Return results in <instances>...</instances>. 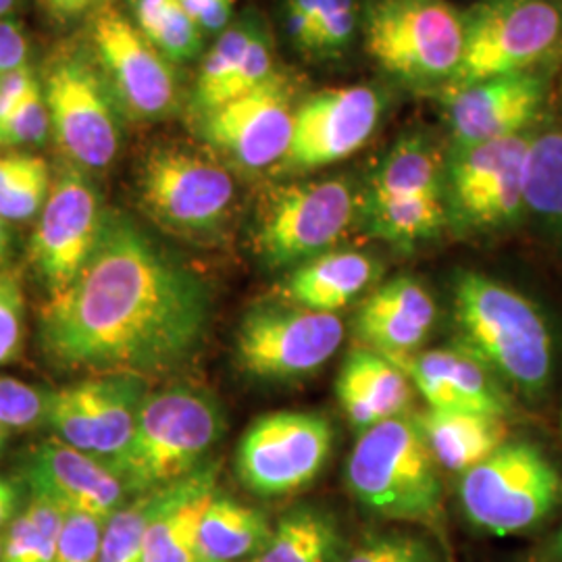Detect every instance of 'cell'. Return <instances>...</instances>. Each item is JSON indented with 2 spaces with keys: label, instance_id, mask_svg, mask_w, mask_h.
I'll return each instance as SVG.
<instances>
[{
  "label": "cell",
  "instance_id": "cell-31",
  "mask_svg": "<svg viewBox=\"0 0 562 562\" xmlns=\"http://www.w3.org/2000/svg\"><path fill=\"white\" fill-rule=\"evenodd\" d=\"M364 215L373 236L394 246L408 248L442 232L448 222V206L446 194L404 201L367 199Z\"/></svg>",
  "mask_w": 562,
  "mask_h": 562
},
{
  "label": "cell",
  "instance_id": "cell-33",
  "mask_svg": "<svg viewBox=\"0 0 562 562\" xmlns=\"http://www.w3.org/2000/svg\"><path fill=\"white\" fill-rule=\"evenodd\" d=\"M134 18L138 30L165 59L183 63L201 53V25L180 0H134Z\"/></svg>",
  "mask_w": 562,
  "mask_h": 562
},
{
  "label": "cell",
  "instance_id": "cell-19",
  "mask_svg": "<svg viewBox=\"0 0 562 562\" xmlns=\"http://www.w3.org/2000/svg\"><path fill=\"white\" fill-rule=\"evenodd\" d=\"M546 94V78L536 71L508 74L448 90L446 121L452 146L469 148L483 142L525 134L527 127L538 120Z\"/></svg>",
  "mask_w": 562,
  "mask_h": 562
},
{
  "label": "cell",
  "instance_id": "cell-16",
  "mask_svg": "<svg viewBox=\"0 0 562 562\" xmlns=\"http://www.w3.org/2000/svg\"><path fill=\"white\" fill-rule=\"evenodd\" d=\"M92 44L121 111L138 121L167 117L178 104L171 60L117 9H102L92 23Z\"/></svg>",
  "mask_w": 562,
  "mask_h": 562
},
{
  "label": "cell",
  "instance_id": "cell-37",
  "mask_svg": "<svg viewBox=\"0 0 562 562\" xmlns=\"http://www.w3.org/2000/svg\"><path fill=\"white\" fill-rule=\"evenodd\" d=\"M157 501L159 490L142 494L104 521L99 562H144V533Z\"/></svg>",
  "mask_w": 562,
  "mask_h": 562
},
{
  "label": "cell",
  "instance_id": "cell-38",
  "mask_svg": "<svg viewBox=\"0 0 562 562\" xmlns=\"http://www.w3.org/2000/svg\"><path fill=\"white\" fill-rule=\"evenodd\" d=\"M53 132L50 113L41 83L32 88L27 99L0 121V146H34L46 140Z\"/></svg>",
  "mask_w": 562,
  "mask_h": 562
},
{
  "label": "cell",
  "instance_id": "cell-11",
  "mask_svg": "<svg viewBox=\"0 0 562 562\" xmlns=\"http://www.w3.org/2000/svg\"><path fill=\"white\" fill-rule=\"evenodd\" d=\"M334 427L319 413L278 411L244 431L236 469L259 496H288L315 482L329 461Z\"/></svg>",
  "mask_w": 562,
  "mask_h": 562
},
{
  "label": "cell",
  "instance_id": "cell-2",
  "mask_svg": "<svg viewBox=\"0 0 562 562\" xmlns=\"http://www.w3.org/2000/svg\"><path fill=\"white\" fill-rule=\"evenodd\" d=\"M461 346L527 398H542L554 346L540 308L503 281L462 271L452 294Z\"/></svg>",
  "mask_w": 562,
  "mask_h": 562
},
{
  "label": "cell",
  "instance_id": "cell-44",
  "mask_svg": "<svg viewBox=\"0 0 562 562\" xmlns=\"http://www.w3.org/2000/svg\"><path fill=\"white\" fill-rule=\"evenodd\" d=\"M30 44L18 21L0 20V76L27 65Z\"/></svg>",
  "mask_w": 562,
  "mask_h": 562
},
{
  "label": "cell",
  "instance_id": "cell-36",
  "mask_svg": "<svg viewBox=\"0 0 562 562\" xmlns=\"http://www.w3.org/2000/svg\"><path fill=\"white\" fill-rule=\"evenodd\" d=\"M65 510L36 498L9 525L0 562H55Z\"/></svg>",
  "mask_w": 562,
  "mask_h": 562
},
{
  "label": "cell",
  "instance_id": "cell-6",
  "mask_svg": "<svg viewBox=\"0 0 562 562\" xmlns=\"http://www.w3.org/2000/svg\"><path fill=\"white\" fill-rule=\"evenodd\" d=\"M459 501L469 521L506 538L533 529L562 503L557 464L531 442H506L462 473Z\"/></svg>",
  "mask_w": 562,
  "mask_h": 562
},
{
  "label": "cell",
  "instance_id": "cell-7",
  "mask_svg": "<svg viewBox=\"0 0 562 562\" xmlns=\"http://www.w3.org/2000/svg\"><path fill=\"white\" fill-rule=\"evenodd\" d=\"M136 190L153 222L186 238L217 236L236 202L227 167L188 146L153 148L140 162Z\"/></svg>",
  "mask_w": 562,
  "mask_h": 562
},
{
  "label": "cell",
  "instance_id": "cell-18",
  "mask_svg": "<svg viewBox=\"0 0 562 562\" xmlns=\"http://www.w3.org/2000/svg\"><path fill=\"white\" fill-rule=\"evenodd\" d=\"M382 94L369 86L327 88L299 102L290 150L280 165L306 173L359 153L382 120Z\"/></svg>",
  "mask_w": 562,
  "mask_h": 562
},
{
  "label": "cell",
  "instance_id": "cell-1",
  "mask_svg": "<svg viewBox=\"0 0 562 562\" xmlns=\"http://www.w3.org/2000/svg\"><path fill=\"white\" fill-rule=\"evenodd\" d=\"M209 323L204 281L140 223L104 211L78 278L42 306L38 338L60 371L148 380L190 361Z\"/></svg>",
  "mask_w": 562,
  "mask_h": 562
},
{
  "label": "cell",
  "instance_id": "cell-24",
  "mask_svg": "<svg viewBox=\"0 0 562 562\" xmlns=\"http://www.w3.org/2000/svg\"><path fill=\"white\" fill-rule=\"evenodd\" d=\"M380 265L359 250H329L299 265L281 283L280 301L317 311L336 313L348 306L375 281Z\"/></svg>",
  "mask_w": 562,
  "mask_h": 562
},
{
  "label": "cell",
  "instance_id": "cell-49",
  "mask_svg": "<svg viewBox=\"0 0 562 562\" xmlns=\"http://www.w3.org/2000/svg\"><path fill=\"white\" fill-rule=\"evenodd\" d=\"M540 561L562 562V527L540 550Z\"/></svg>",
  "mask_w": 562,
  "mask_h": 562
},
{
  "label": "cell",
  "instance_id": "cell-32",
  "mask_svg": "<svg viewBox=\"0 0 562 562\" xmlns=\"http://www.w3.org/2000/svg\"><path fill=\"white\" fill-rule=\"evenodd\" d=\"M340 378L361 390L383 422L404 415L413 401V383L401 367L367 346L348 352Z\"/></svg>",
  "mask_w": 562,
  "mask_h": 562
},
{
  "label": "cell",
  "instance_id": "cell-41",
  "mask_svg": "<svg viewBox=\"0 0 562 562\" xmlns=\"http://www.w3.org/2000/svg\"><path fill=\"white\" fill-rule=\"evenodd\" d=\"M23 292L13 273H0V364L15 361L23 346Z\"/></svg>",
  "mask_w": 562,
  "mask_h": 562
},
{
  "label": "cell",
  "instance_id": "cell-35",
  "mask_svg": "<svg viewBox=\"0 0 562 562\" xmlns=\"http://www.w3.org/2000/svg\"><path fill=\"white\" fill-rule=\"evenodd\" d=\"M48 165L36 155L0 157V220L27 222L44 209L50 192Z\"/></svg>",
  "mask_w": 562,
  "mask_h": 562
},
{
  "label": "cell",
  "instance_id": "cell-26",
  "mask_svg": "<svg viewBox=\"0 0 562 562\" xmlns=\"http://www.w3.org/2000/svg\"><path fill=\"white\" fill-rule=\"evenodd\" d=\"M273 536L269 517L229 496L213 494L199 522L201 562H252Z\"/></svg>",
  "mask_w": 562,
  "mask_h": 562
},
{
  "label": "cell",
  "instance_id": "cell-14",
  "mask_svg": "<svg viewBox=\"0 0 562 562\" xmlns=\"http://www.w3.org/2000/svg\"><path fill=\"white\" fill-rule=\"evenodd\" d=\"M146 394L138 375H90L48 394L46 422L59 440L113 471L134 438Z\"/></svg>",
  "mask_w": 562,
  "mask_h": 562
},
{
  "label": "cell",
  "instance_id": "cell-51",
  "mask_svg": "<svg viewBox=\"0 0 562 562\" xmlns=\"http://www.w3.org/2000/svg\"><path fill=\"white\" fill-rule=\"evenodd\" d=\"M4 440H7V427H2V425H0V446L4 443Z\"/></svg>",
  "mask_w": 562,
  "mask_h": 562
},
{
  "label": "cell",
  "instance_id": "cell-52",
  "mask_svg": "<svg viewBox=\"0 0 562 562\" xmlns=\"http://www.w3.org/2000/svg\"><path fill=\"white\" fill-rule=\"evenodd\" d=\"M2 250H4V229L0 225V255H2Z\"/></svg>",
  "mask_w": 562,
  "mask_h": 562
},
{
  "label": "cell",
  "instance_id": "cell-42",
  "mask_svg": "<svg viewBox=\"0 0 562 562\" xmlns=\"http://www.w3.org/2000/svg\"><path fill=\"white\" fill-rule=\"evenodd\" d=\"M344 562H436V559L431 548L419 538L387 533L369 538Z\"/></svg>",
  "mask_w": 562,
  "mask_h": 562
},
{
  "label": "cell",
  "instance_id": "cell-8",
  "mask_svg": "<svg viewBox=\"0 0 562 562\" xmlns=\"http://www.w3.org/2000/svg\"><path fill=\"white\" fill-rule=\"evenodd\" d=\"M462 18L461 67L446 92L531 71L561 46V0H483Z\"/></svg>",
  "mask_w": 562,
  "mask_h": 562
},
{
  "label": "cell",
  "instance_id": "cell-23",
  "mask_svg": "<svg viewBox=\"0 0 562 562\" xmlns=\"http://www.w3.org/2000/svg\"><path fill=\"white\" fill-rule=\"evenodd\" d=\"M217 467L202 464L180 482L159 490L144 533V562H201L199 522L217 492Z\"/></svg>",
  "mask_w": 562,
  "mask_h": 562
},
{
  "label": "cell",
  "instance_id": "cell-30",
  "mask_svg": "<svg viewBox=\"0 0 562 562\" xmlns=\"http://www.w3.org/2000/svg\"><path fill=\"white\" fill-rule=\"evenodd\" d=\"M338 522L317 508L302 506L273 525L267 548L252 562H344Z\"/></svg>",
  "mask_w": 562,
  "mask_h": 562
},
{
  "label": "cell",
  "instance_id": "cell-22",
  "mask_svg": "<svg viewBox=\"0 0 562 562\" xmlns=\"http://www.w3.org/2000/svg\"><path fill=\"white\" fill-rule=\"evenodd\" d=\"M436 315V302L422 283L398 276L364 299L355 327L367 348L385 357H398L419 350Z\"/></svg>",
  "mask_w": 562,
  "mask_h": 562
},
{
  "label": "cell",
  "instance_id": "cell-12",
  "mask_svg": "<svg viewBox=\"0 0 562 562\" xmlns=\"http://www.w3.org/2000/svg\"><path fill=\"white\" fill-rule=\"evenodd\" d=\"M533 134L454 148L448 162V215L464 229H503L527 215L525 169Z\"/></svg>",
  "mask_w": 562,
  "mask_h": 562
},
{
  "label": "cell",
  "instance_id": "cell-54",
  "mask_svg": "<svg viewBox=\"0 0 562 562\" xmlns=\"http://www.w3.org/2000/svg\"><path fill=\"white\" fill-rule=\"evenodd\" d=\"M4 482V480H2V477H0V483Z\"/></svg>",
  "mask_w": 562,
  "mask_h": 562
},
{
  "label": "cell",
  "instance_id": "cell-10",
  "mask_svg": "<svg viewBox=\"0 0 562 562\" xmlns=\"http://www.w3.org/2000/svg\"><path fill=\"white\" fill-rule=\"evenodd\" d=\"M341 341L340 315L267 302L244 315L236 331V359L252 378L299 380L319 371Z\"/></svg>",
  "mask_w": 562,
  "mask_h": 562
},
{
  "label": "cell",
  "instance_id": "cell-25",
  "mask_svg": "<svg viewBox=\"0 0 562 562\" xmlns=\"http://www.w3.org/2000/svg\"><path fill=\"white\" fill-rule=\"evenodd\" d=\"M415 419L440 469L459 475L492 457L510 436L506 417L473 411L427 408Z\"/></svg>",
  "mask_w": 562,
  "mask_h": 562
},
{
  "label": "cell",
  "instance_id": "cell-50",
  "mask_svg": "<svg viewBox=\"0 0 562 562\" xmlns=\"http://www.w3.org/2000/svg\"><path fill=\"white\" fill-rule=\"evenodd\" d=\"M18 0H0V20H4L13 9H15Z\"/></svg>",
  "mask_w": 562,
  "mask_h": 562
},
{
  "label": "cell",
  "instance_id": "cell-13",
  "mask_svg": "<svg viewBox=\"0 0 562 562\" xmlns=\"http://www.w3.org/2000/svg\"><path fill=\"white\" fill-rule=\"evenodd\" d=\"M111 94L104 76L81 55H65L50 67L44 90L50 127L80 169H106L120 153V115Z\"/></svg>",
  "mask_w": 562,
  "mask_h": 562
},
{
  "label": "cell",
  "instance_id": "cell-4",
  "mask_svg": "<svg viewBox=\"0 0 562 562\" xmlns=\"http://www.w3.org/2000/svg\"><path fill=\"white\" fill-rule=\"evenodd\" d=\"M223 429L222 404L209 392L190 385L148 392L113 473L134 496L161 490L201 469Z\"/></svg>",
  "mask_w": 562,
  "mask_h": 562
},
{
  "label": "cell",
  "instance_id": "cell-48",
  "mask_svg": "<svg viewBox=\"0 0 562 562\" xmlns=\"http://www.w3.org/2000/svg\"><path fill=\"white\" fill-rule=\"evenodd\" d=\"M18 503H20V494L18 487L13 483H0V529L9 522L15 521V510H18Z\"/></svg>",
  "mask_w": 562,
  "mask_h": 562
},
{
  "label": "cell",
  "instance_id": "cell-45",
  "mask_svg": "<svg viewBox=\"0 0 562 562\" xmlns=\"http://www.w3.org/2000/svg\"><path fill=\"white\" fill-rule=\"evenodd\" d=\"M36 83L38 80L27 65L0 76V121L7 120L27 99Z\"/></svg>",
  "mask_w": 562,
  "mask_h": 562
},
{
  "label": "cell",
  "instance_id": "cell-43",
  "mask_svg": "<svg viewBox=\"0 0 562 562\" xmlns=\"http://www.w3.org/2000/svg\"><path fill=\"white\" fill-rule=\"evenodd\" d=\"M336 392H338V401H340L344 415L361 434L383 422L380 413L373 408L371 402L367 401V396L362 394L361 390L340 375L336 382Z\"/></svg>",
  "mask_w": 562,
  "mask_h": 562
},
{
  "label": "cell",
  "instance_id": "cell-53",
  "mask_svg": "<svg viewBox=\"0 0 562 562\" xmlns=\"http://www.w3.org/2000/svg\"><path fill=\"white\" fill-rule=\"evenodd\" d=\"M2 548H4V538H0V559H2Z\"/></svg>",
  "mask_w": 562,
  "mask_h": 562
},
{
  "label": "cell",
  "instance_id": "cell-9",
  "mask_svg": "<svg viewBox=\"0 0 562 562\" xmlns=\"http://www.w3.org/2000/svg\"><path fill=\"white\" fill-rule=\"evenodd\" d=\"M357 213V196L341 178L299 181L271 190L257 220V252L271 269L299 267L329 252Z\"/></svg>",
  "mask_w": 562,
  "mask_h": 562
},
{
  "label": "cell",
  "instance_id": "cell-20",
  "mask_svg": "<svg viewBox=\"0 0 562 562\" xmlns=\"http://www.w3.org/2000/svg\"><path fill=\"white\" fill-rule=\"evenodd\" d=\"M27 483L36 498L60 508L109 519L127 498V487L104 462L78 448L48 438L38 443L25 467Z\"/></svg>",
  "mask_w": 562,
  "mask_h": 562
},
{
  "label": "cell",
  "instance_id": "cell-40",
  "mask_svg": "<svg viewBox=\"0 0 562 562\" xmlns=\"http://www.w3.org/2000/svg\"><path fill=\"white\" fill-rule=\"evenodd\" d=\"M48 396L30 383L0 375V425L32 427L46 419Z\"/></svg>",
  "mask_w": 562,
  "mask_h": 562
},
{
  "label": "cell",
  "instance_id": "cell-34",
  "mask_svg": "<svg viewBox=\"0 0 562 562\" xmlns=\"http://www.w3.org/2000/svg\"><path fill=\"white\" fill-rule=\"evenodd\" d=\"M259 27L261 23L252 18L238 21L222 32L213 48L204 55L192 92V106L199 113V117L222 104L223 90L240 67L246 48Z\"/></svg>",
  "mask_w": 562,
  "mask_h": 562
},
{
  "label": "cell",
  "instance_id": "cell-29",
  "mask_svg": "<svg viewBox=\"0 0 562 562\" xmlns=\"http://www.w3.org/2000/svg\"><path fill=\"white\" fill-rule=\"evenodd\" d=\"M527 215L562 248V125L533 134L525 169Z\"/></svg>",
  "mask_w": 562,
  "mask_h": 562
},
{
  "label": "cell",
  "instance_id": "cell-21",
  "mask_svg": "<svg viewBox=\"0 0 562 562\" xmlns=\"http://www.w3.org/2000/svg\"><path fill=\"white\" fill-rule=\"evenodd\" d=\"M387 359L401 367L429 408L473 411L496 417H508L510 413L501 380L462 346Z\"/></svg>",
  "mask_w": 562,
  "mask_h": 562
},
{
  "label": "cell",
  "instance_id": "cell-28",
  "mask_svg": "<svg viewBox=\"0 0 562 562\" xmlns=\"http://www.w3.org/2000/svg\"><path fill=\"white\" fill-rule=\"evenodd\" d=\"M443 194L442 165L436 148L419 134L401 138L371 180L369 199L404 201Z\"/></svg>",
  "mask_w": 562,
  "mask_h": 562
},
{
  "label": "cell",
  "instance_id": "cell-17",
  "mask_svg": "<svg viewBox=\"0 0 562 562\" xmlns=\"http://www.w3.org/2000/svg\"><path fill=\"white\" fill-rule=\"evenodd\" d=\"M104 211L80 167L60 169L32 240V261L48 292L59 296L78 278L101 234Z\"/></svg>",
  "mask_w": 562,
  "mask_h": 562
},
{
  "label": "cell",
  "instance_id": "cell-15",
  "mask_svg": "<svg viewBox=\"0 0 562 562\" xmlns=\"http://www.w3.org/2000/svg\"><path fill=\"white\" fill-rule=\"evenodd\" d=\"M296 88L276 71L259 88L201 117V136L227 161L246 171L280 167L294 134Z\"/></svg>",
  "mask_w": 562,
  "mask_h": 562
},
{
  "label": "cell",
  "instance_id": "cell-47",
  "mask_svg": "<svg viewBox=\"0 0 562 562\" xmlns=\"http://www.w3.org/2000/svg\"><path fill=\"white\" fill-rule=\"evenodd\" d=\"M44 2L60 20H71L94 9L101 0H44Z\"/></svg>",
  "mask_w": 562,
  "mask_h": 562
},
{
  "label": "cell",
  "instance_id": "cell-46",
  "mask_svg": "<svg viewBox=\"0 0 562 562\" xmlns=\"http://www.w3.org/2000/svg\"><path fill=\"white\" fill-rule=\"evenodd\" d=\"M180 4L202 32H225L234 13V0H180Z\"/></svg>",
  "mask_w": 562,
  "mask_h": 562
},
{
  "label": "cell",
  "instance_id": "cell-5",
  "mask_svg": "<svg viewBox=\"0 0 562 562\" xmlns=\"http://www.w3.org/2000/svg\"><path fill=\"white\" fill-rule=\"evenodd\" d=\"M364 48L392 78L448 88L461 67L464 18L448 0H371Z\"/></svg>",
  "mask_w": 562,
  "mask_h": 562
},
{
  "label": "cell",
  "instance_id": "cell-27",
  "mask_svg": "<svg viewBox=\"0 0 562 562\" xmlns=\"http://www.w3.org/2000/svg\"><path fill=\"white\" fill-rule=\"evenodd\" d=\"M285 23L299 50L317 59H336L355 38L359 11L355 0H288Z\"/></svg>",
  "mask_w": 562,
  "mask_h": 562
},
{
  "label": "cell",
  "instance_id": "cell-39",
  "mask_svg": "<svg viewBox=\"0 0 562 562\" xmlns=\"http://www.w3.org/2000/svg\"><path fill=\"white\" fill-rule=\"evenodd\" d=\"M104 519L67 510L55 562H99Z\"/></svg>",
  "mask_w": 562,
  "mask_h": 562
},
{
  "label": "cell",
  "instance_id": "cell-3",
  "mask_svg": "<svg viewBox=\"0 0 562 562\" xmlns=\"http://www.w3.org/2000/svg\"><path fill=\"white\" fill-rule=\"evenodd\" d=\"M346 483L373 515L442 527L440 464L415 417H392L362 431L346 462Z\"/></svg>",
  "mask_w": 562,
  "mask_h": 562
}]
</instances>
